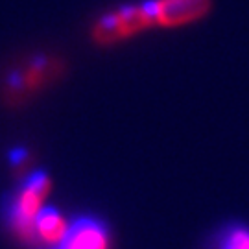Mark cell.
I'll use <instances>...</instances> for the list:
<instances>
[{
  "instance_id": "6da1fadb",
  "label": "cell",
  "mask_w": 249,
  "mask_h": 249,
  "mask_svg": "<svg viewBox=\"0 0 249 249\" xmlns=\"http://www.w3.org/2000/svg\"><path fill=\"white\" fill-rule=\"evenodd\" d=\"M141 6L150 26H179L207 15L211 0H146Z\"/></svg>"
},
{
  "instance_id": "7a4b0ae2",
  "label": "cell",
  "mask_w": 249,
  "mask_h": 249,
  "mask_svg": "<svg viewBox=\"0 0 249 249\" xmlns=\"http://www.w3.org/2000/svg\"><path fill=\"white\" fill-rule=\"evenodd\" d=\"M50 187H52V181L46 174H41V172L26 179L20 194L15 199V209H13V225L22 236H30L36 225L37 214L41 213L43 199L50 192Z\"/></svg>"
},
{
  "instance_id": "3957f363",
  "label": "cell",
  "mask_w": 249,
  "mask_h": 249,
  "mask_svg": "<svg viewBox=\"0 0 249 249\" xmlns=\"http://www.w3.org/2000/svg\"><path fill=\"white\" fill-rule=\"evenodd\" d=\"M57 246V249H109V236L98 220L80 218L69 225V231Z\"/></svg>"
},
{
  "instance_id": "277c9868",
  "label": "cell",
  "mask_w": 249,
  "mask_h": 249,
  "mask_svg": "<svg viewBox=\"0 0 249 249\" xmlns=\"http://www.w3.org/2000/svg\"><path fill=\"white\" fill-rule=\"evenodd\" d=\"M36 229L46 244H59L69 231V225L55 209H41L36 218Z\"/></svg>"
},
{
  "instance_id": "5b68a950",
  "label": "cell",
  "mask_w": 249,
  "mask_h": 249,
  "mask_svg": "<svg viewBox=\"0 0 249 249\" xmlns=\"http://www.w3.org/2000/svg\"><path fill=\"white\" fill-rule=\"evenodd\" d=\"M220 249H249V231L244 227H234L222 238Z\"/></svg>"
}]
</instances>
